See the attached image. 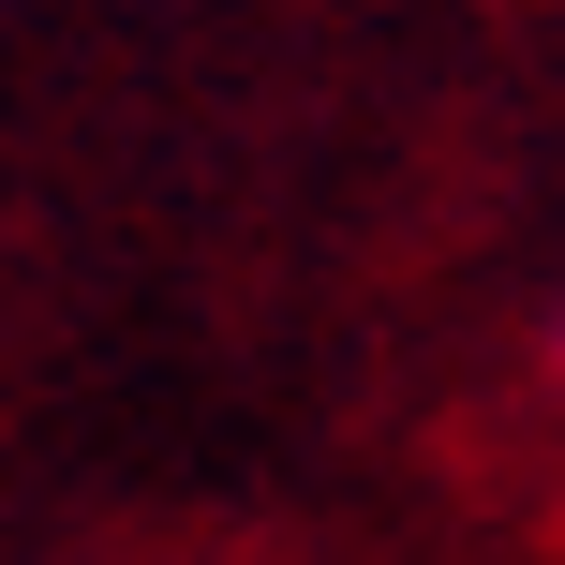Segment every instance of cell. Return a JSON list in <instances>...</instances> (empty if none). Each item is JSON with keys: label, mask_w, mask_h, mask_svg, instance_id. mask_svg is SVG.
Listing matches in <instances>:
<instances>
[{"label": "cell", "mask_w": 565, "mask_h": 565, "mask_svg": "<svg viewBox=\"0 0 565 565\" xmlns=\"http://www.w3.org/2000/svg\"><path fill=\"white\" fill-rule=\"evenodd\" d=\"M551 358H565V328H551Z\"/></svg>", "instance_id": "6da1fadb"}]
</instances>
